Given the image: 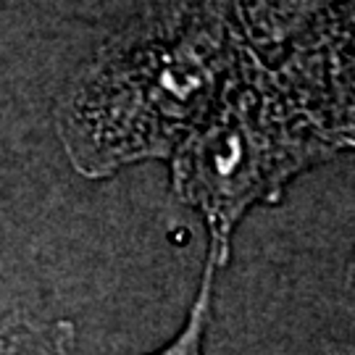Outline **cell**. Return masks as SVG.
Returning a JSON list of instances; mask_svg holds the SVG:
<instances>
[{"label":"cell","instance_id":"obj_3","mask_svg":"<svg viewBox=\"0 0 355 355\" xmlns=\"http://www.w3.org/2000/svg\"><path fill=\"white\" fill-rule=\"evenodd\" d=\"M329 3L334 0H234V8L248 40L271 45L292 37V32L303 24L324 26L318 11Z\"/></svg>","mask_w":355,"mask_h":355},{"label":"cell","instance_id":"obj_4","mask_svg":"<svg viewBox=\"0 0 355 355\" xmlns=\"http://www.w3.org/2000/svg\"><path fill=\"white\" fill-rule=\"evenodd\" d=\"M0 355H79L74 324L11 311L0 316Z\"/></svg>","mask_w":355,"mask_h":355},{"label":"cell","instance_id":"obj_1","mask_svg":"<svg viewBox=\"0 0 355 355\" xmlns=\"http://www.w3.org/2000/svg\"><path fill=\"white\" fill-rule=\"evenodd\" d=\"M347 42H308L282 66L242 45L211 114L171 155L174 195L203 216L218 271L250 208L279 203L292 179L353 145Z\"/></svg>","mask_w":355,"mask_h":355},{"label":"cell","instance_id":"obj_5","mask_svg":"<svg viewBox=\"0 0 355 355\" xmlns=\"http://www.w3.org/2000/svg\"><path fill=\"white\" fill-rule=\"evenodd\" d=\"M216 274H218V268L205 261L200 287L195 292L184 327L174 334L171 343H166L161 350L150 355H205V337H208V327H211V316H214Z\"/></svg>","mask_w":355,"mask_h":355},{"label":"cell","instance_id":"obj_2","mask_svg":"<svg viewBox=\"0 0 355 355\" xmlns=\"http://www.w3.org/2000/svg\"><path fill=\"white\" fill-rule=\"evenodd\" d=\"M227 0H161L111 37L55 103L66 158L87 179L171 161L240 55Z\"/></svg>","mask_w":355,"mask_h":355}]
</instances>
